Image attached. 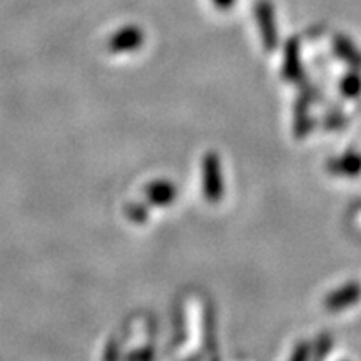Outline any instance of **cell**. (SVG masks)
<instances>
[{
	"label": "cell",
	"instance_id": "cell-1",
	"mask_svg": "<svg viewBox=\"0 0 361 361\" xmlns=\"http://www.w3.org/2000/svg\"><path fill=\"white\" fill-rule=\"evenodd\" d=\"M213 2L218 4L219 7H231L234 0H213Z\"/></svg>",
	"mask_w": 361,
	"mask_h": 361
}]
</instances>
